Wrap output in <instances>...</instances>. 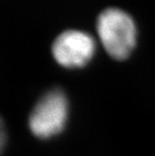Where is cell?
Masks as SVG:
<instances>
[{
	"instance_id": "1",
	"label": "cell",
	"mask_w": 155,
	"mask_h": 156,
	"mask_svg": "<svg viewBox=\"0 0 155 156\" xmlns=\"http://www.w3.org/2000/svg\"><path fill=\"white\" fill-rule=\"evenodd\" d=\"M99 37L105 51L115 59L127 58L136 45V25L129 14L118 8L106 9L97 21Z\"/></svg>"
},
{
	"instance_id": "2",
	"label": "cell",
	"mask_w": 155,
	"mask_h": 156,
	"mask_svg": "<svg viewBox=\"0 0 155 156\" xmlns=\"http://www.w3.org/2000/svg\"><path fill=\"white\" fill-rule=\"evenodd\" d=\"M69 114V103L61 89H54L42 96L32 109L29 129L36 137L45 139L61 133Z\"/></svg>"
},
{
	"instance_id": "3",
	"label": "cell",
	"mask_w": 155,
	"mask_h": 156,
	"mask_svg": "<svg viewBox=\"0 0 155 156\" xmlns=\"http://www.w3.org/2000/svg\"><path fill=\"white\" fill-rule=\"evenodd\" d=\"M52 55L65 68H82L91 61L96 44L90 34L80 30H67L55 38Z\"/></svg>"
},
{
	"instance_id": "4",
	"label": "cell",
	"mask_w": 155,
	"mask_h": 156,
	"mask_svg": "<svg viewBox=\"0 0 155 156\" xmlns=\"http://www.w3.org/2000/svg\"><path fill=\"white\" fill-rule=\"evenodd\" d=\"M6 143V130L2 118L0 117V154L2 153Z\"/></svg>"
}]
</instances>
